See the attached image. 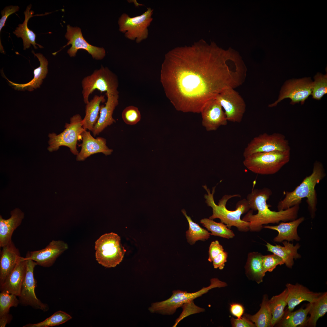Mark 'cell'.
I'll return each instance as SVG.
<instances>
[{
  "mask_svg": "<svg viewBox=\"0 0 327 327\" xmlns=\"http://www.w3.org/2000/svg\"><path fill=\"white\" fill-rule=\"evenodd\" d=\"M229 57L209 49L202 40L166 54L160 82L177 110L200 113L207 101L243 83L246 70Z\"/></svg>",
  "mask_w": 327,
  "mask_h": 327,
  "instance_id": "obj_1",
  "label": "cell"
},
{
  "mask_svg": "<svg viewBox=\"0 0 327 327\" xmlns=\"http://www.w3.org/2000/svg\"><path fill=\"white\" fill-rule=\"evenodd\" d=\"M31 4L27 6L24 13L25 15L24 22L22 24H19L13 32L17 38H22L24 50L29 48L31 45H32L35 49L38 48L36 45H38L39 48H43L42 46L36 43L35 34L32 31L29 29L28 26V22L29 19L35 16L33 15L34 13V11L31 10Z\"/></svg>",
  "mask_w": 327,
  "mask_h": 327,
  "instance_id": "obj_27",
  "label": "cell"
},
{
  "mask_svg": "<svg viewBox=\"0 0 327 327\" xmlns=\"http://www.w3.org/2000/svg\"><path fill=\"white\" fill-rule=\"evenodd\" d=\"M244 310L243 306L241 304L233 303L230 305V311L231 314L238 319L242 317Z\"/></svg>",
  "mask_w": 327,
  "mask_h": 327,
  "instance_id": "obj_46",
  "label": "cell"
},
{
  "mask_svg": "<svg viewBox=\"0 0 327 327\" xmlns=\"http://www.w3.org/2000/svg\"><path fill=\"white\" fill-rule=\"evenodd\" d=\"M227 283L220 280L217 278H213L210 280V285L203 287L197 291L188 292L180 290H174L169 299L161 302H156L151 304L148 309L152 313H156L164 315H171L175 313L177 309L184 304L193 301L195 299L202 296L209 291L214 288L224 287Z\"/></svg>",
  "mask_w": 327,
  "mask_h": 327,
  "instance_id": "obj_6",
  "label": "cell"
},
{
  "mask_svg": "<svg viewBox=\"0 0 327 327\" xmlns=\"http://www.w3.org/2000/svg\"><path fill=\"white\" fill-rule=\"evenodd\" d=\"M326 175L322 164L319 161H315L313 164L312 173L306 177L293 191L285 192V197L278 203V211L285 210L300 204L302 200L306 198L311 217L314 218L317 203V195L315 187Z\"/></svg>",
  "mask_w": 327,
  "mask_h": 327,
  "instance_id": "obj_3",
  "label": "cell"
},
{
  "mask_svg": "<svg viewBox=\"0 0 327 327\" xmlns=\"http://www.w3.org/2000/svg\"><path fill=\"white\" fill-rule=\"evenodd\" d=\"M269 299L267 294L263 295L260 308L255 314H245L244 316L253 322L257 327H270L272 315L269 303Z\"/></svg>",
  "mask_w": 327,
  "mask_h": 327,
  "instance_id": "obj_31",
  "label": "cell"
},
{
  "mask_svg": "<svg viewBox=\"0 0 327 327\" xmlns=\"http://www.w3.org/2000/svg\"><path fill=\"white\" fill-rule=\"evenodd\" d=\"M286 286L288 291L287 301L288 307L287 309L289 311H292L297 306L303 301H307L309 303L313 302L322 293L311 291L298 283L295 284L288 283Z\"/></svg>",
  "mask_w": 327,
  "mask_h": 327,
  "instance_id": "obj_19",
  "label": "cell"
},
{
  "mask_svg": "<svg viewBox=\"0 0 327 327\" xmlns=\"http://www.w3.org/2000/svg\"><path fill=\"white\" fill-rule=\"evenodd\" d=\"M288 291L286 288L280 294L272 297L269 300L272 319L271 327H273L283 316L286 306L287 305Z\"/></svg>",
  "mask_w": 327,
  "mask_h": 327,
  "instance_id": "obj_32",
  "label": "cell"
},
{
  "mask_svg": "<svg viewBox=\"0 0 327 327\" xmlns=\"http://www.w3.org/2000/svg\"><path fill=\"white\" fill-rule=\"evenodd\" d=\"M72 319L71 316L67 313L58 311L44 320L36 323H29L23 327H49L63 324Z\"/></svg>",
  "mask_w": 327,
  "mask_h": 327,
  "instance_id": "obj_36",
  "label": "cell"
},
{
  "mask_svg": "<svg viewBox=\"0 0 327 327\" xmlns=\"http://www.w3.org/2000/svg\"><path fill=\"white\" fill-rule=\"evenodd\" d=\"M314 79L311 95L313 98L320 100L327 93V75L318 73Z\"/></svg>",
  "mask_w": 327,
  "mask_h": 327,
  "instance_id": "obj_37",
  "label": "cell"
},
{
  "mask_svg": "<svg viewBox=\"0 0 327 327\" xmlns=\"http://www.w3.org/2000/svg\"><path fill=\"white\" fill-rule=\"evenodd\" d=\"M153 9L148 8L141 15L134 17L122 14L118 20L119 30L127 39L140 43L148 38V27L153 20Z\"/></svg>",
  "mask_w": 327,
  "mask_h": 327,
  "instance_id": "obj_10",
  "label": "cell"
},
{
  "mask_svg": "<svg viewBox=\"0 0 327 327\" xmlns=\"http://www.w3.org/2000/svg\"><path fill=\"white\" fill-rule=\"evenodd\" d=\"M105 101L104 95H95L86 104L85 116L82 121L83 127L85 130L92 131L99 117L100 104Z\"/></svg>",
  "mask_w": 327,
  "mask_h": 327,
  "instance_id": "obj_30",
  "label": "cell"
},
{
  "mask_svg": "<svg viewBox=\"0 0 327 327\" xmlns=\"http://www.w3.org/2000/svg\"><path fill=\"white\" fill-rule=\"evenodd\" d=\"M26 259V274L18 297L20 303L24 306H30L35 309L47 311L49 309L48 304L43 303L39 299L35 292L37 282L34 277V271L37 264L33 260Z\"/></svg>",
  "mask_w": 327,
  "mask_h": 327,
  "instance_id": "obj_13",
  "label": "cell"
},
{
  "mask_svg": "<svg viewBox=\"0 0 327 327\" xmlns=\"http://www.w3.org/2000/svg\"><path fill=\"white\" fill-rule=\"evenodd\" d=\"M106 95L107 97V101L105 105L101 106L99 118L92 131L94 137L108 126L116 122L112 115L115 107L119 104V95H113L109 94Z\"/></svg>",
  "mask_w": 327,
  "mask_h": 327,
  "instance_id": "obj_22",
  "label": "cell"
},
{
  "mask_svg": "<svg viewBox=\"0 0 327 327\" xmlns=\"http://www.w3.org/2000/svg\"><path fill=\"white\" fill-rule=\"evenodd\" d=\"M289 150H290L289 143L284 135L278 133L271 134L264 133L251 141L245 149L243 156L245 158L256 152Z\"/></svg>",
  "mask_w": 327,
  "mask_h": 327,
  "instance_id": "obj_11",
  "label": "cell"
},
{
  "mask_svg": "<svg viewBox=\"0 0 327 327\" xmlns=\"http://www.w3.org/2000/svg\"><path fill=\"white\" fill-rule=\"evenodd\" d=\"M271 190L264 187L253 189L247 196L250 209L242 219L249 222V230L258 232L263 228V225L269 223H278L280 221L286 222L297 218L299 205L288 209L278 211L271 210L266 201L272 195Z\"/></svg>",
  "mask_w": 327,
  "mask_h": 327,
  "instance_id": "obj_2",
  "label": "cell"
},
{
  "mask_svg": "<svg viewBox=\"0 0 327 327\" xmlns=\"http://www.w3.org/2000/svg\"><path fill=\"white\" fill-rule=\"evenodd\" d=\"M203 187L207 193L204 196L205 202L208 206L212 209L213 214L209 219L213 220L219 218L221 222L226 224L229 229L234 226L241 232H246L249 230V222L241 219V215L248 212L250 209L246 199H244L239 201L236 205V210H230L226 207L227 201L232 197H240V195H225L219 200L217 205L215 203L213 197L216 187H213L212 193L206 185Z\"/></svg>",
  "mask_w": 327,
  "mask_h": 327,
  "instance_id": "obj_4",
  "label": "cell"
},
{
  "mask_svg": "<svg viewBox=\"0 0 327 327\" xmlns=\"http://www.w3.org/2000/svg\"><path fill=\"white\" fill-rule=\"evenodd\" d=\"M121 116L125 123L129 125H135L141 119V114L138 108L132 105L125 108L122 112Z\"/></svg>",
  "mask_w": 327,
  "mask_h": 327,
  "instance_id": "obj_39",
  "label": "cell"
},
{
  "mask_svg": "<svg viewBox=\"0 0 327 327\" xmlns=\"http://www.w3.org/2000/svg\"><path fill=\"white\" fill-rule=\"evenodd\" d=\"M82 119L80 114H75L71 118L70 123H66L65 129L62 132L58 135L54 133H49L48 151H56L60 147L65 146L69 148L73 154L77 155L79 153L77 148V141L81 133L86 130L83 127Z\"/></svg>",
  "mask_w": 327,
  "mask_h": 327,
  "instance_id": "obj_9",
  "label": "cell"
},
{
  "mask_svg": "<svg viewBox=\"0 0 327 327\" xmlns=\"http://www.w3.org/2000/svg\"><path fill=\"white\" fill-rule=\"evenodd\" d=\"M82 143L81 149L77 155L76 160L84 161L91 155L97 153H102L105 155H110L113 151L106 145V140L102 137H93L90 131H84L81 134Z\"/></svg>",
  "mask_w": 327,
  "mask_h": 327,
  "instance_id": "obj_18",
  "label": "cell"
},
{
  "mask_svg": "<svg viewBox=\"0 0 327 327\" xmlns=\"http://www.w3.org/2000/svg\"><path fill=\"white\" fill-rule=\"evenodd\" d=\"M219 102L228 121L240 123L246 111L245 101L239 93L234 89H225L215 97Z\"/></svg>",
  "mask_w": 327,
  "mask_h": 327,
  "instance_id": "obj_14",
  "label": "cell"
},
{
  "mask_svg": "<svg viewBox=\"0 0 327 327\" xmlns=\"http://www.w3.org/2000/svg\"><path fill=\"white\" fill-rule=\"evenodd\" d=\"M65 37L68 41L63 48L71 45V46L67 52L71 57H75L78 51L80 49L86 51L93 58L96 60L102 59L105 56L106 52L104 48L93 46L86 41L83 36L80 28L74 27L68 25Z\"/></svg>",
  "mask_w": 327,
  "mask_h": 327,
  "instance_id": "obj_15",
  "label": "cell"
},
{
  "mask_svg": "<svg viewBox=\"0 0 327 327\" xmlns=\"http://www.w3.org/2000/svg\"><path fill=\"white\" fill-rule=\"evenodd\" d=\"M200 223L211 232L210 235L226 238H233L235 235L233 232L226 225L222 223H217L210 219L201 220Z\"/></svg>",
  "mask_w": 327,
  "mask_h": 327,
  "instance_id": "obj_35",
  "label": "cell"
},
{
  "mask_svg": "<svg viewBox=\"0 0 327 327\" xmlns=\"http://www.w3.org/2000/svg\"><path fill=\"white\" fill-rule=\"evenodd\" d=\"M83 101L85 104L89 101V95L95 90L101 93L119 95L117 90L119 82L117 75L107 67L101 66L95 70L90 75L84 77L81 82Z\"/></svg>",
  "mask_w": 327,
  "mask_h": 327,
  "instance_id": "obj_7",
  "label": "cell"
},
{
  "mask_svg": "<svg viewBox=\"0 0 327 327\" xmlns=\"http://www.w3.org/2000/svg\"><path fill=\"white\" fill-rule=\"evenodd\" d=\"M11 215L8 219L0 216V247L2 248L12 241L14 231L21 224L24 217V213L18 208L12 211Z\"/></svg>",
  "mask_w": 327,
  "mask_h": 327,
  "instance_id": "obj_24",
  "label": "cell"
},
{
  "mask_svg": "<svg viewBox=\"0 0 327 327\" xmlns=\"http://www.w3.org/2000/svg\"><path fill=\"white\" fill-rule=\"evenodd\" d=\"M312 82L309 78L286 81L282 87L278 100L268 106H276L279 102L287 98L291 100V104H294L299 102L301 104H303L309 95H311Z\"/></svg>",
  "mask_w": 327,
  "mask_h": 327,
  "instance_id": "obj_12",
  "label": "cell"
},
{
  "mask_svg": "<svg viewBox=\"0 0 327 327\" xmlns=\"http://www.w3.org/2000/svg\"><path fill=\"white\" fill-rule=\"evenodd\" d=\"M182 212L187 220L189 225V229L186 232V236L188 243L192 245L197 241L208 239L210 237V233L193 222L190 217L187 215L185 210L183 209Z\"/></svg>",
  "mask_w": 327,
  "mask_h": 327,
  "instance_id": "obj_34",
  "label": "cell"
},
{
  "mask_svg": "<svg viewBox=\"0 0 327 327\" xmlns=\"http://www.w3.org/2000/svg\"><path fill=\"white\" fill-rule=\"evenodd\" d=\"M12 319V315L9 313L4 314L0 317V327H5L9 323Z\"/></svg>",
  "mask_w": 327,
  "mask_h": 327,
  "instance_id": "obj_47",
  "label": "cell"
},
{
  "mask_svg": "<svg viewBox=\"0 0 327 327\" xmlns=\"http://www.w3.org/2000/svg\"><path fill=\"white\" fill-rule=\"evenodd\" d=\"M227 257L228 253L224 251L218 254L212 261L214 268L223 269L224 268L225 263L227 262Z\"/></svg>",
  "mask_w": 327,
  "mask_h": 327,
  "instance_id": "obj_45",
  "label": "cell"
},
{
  "mask_svg": "<svg viewBox=\"0 0 327 327\" xmlns=\"http://www.w3.org/2000/svg\"><path fill=\"white\" fill-rule=\"evenodd\" d=\"M224 251L223 246L218 240L211 243L209 250L208 261L212 262L213 259L220 253Z\"/></svg>",
  "mask_w": 327,
  "mask_h": 327,
  "instance_id": "obj_43",
  "label": "cell"
},
{
  "mask_svg": "<svg viewBox=\"0 0 327 327\" xmlns=\"http://www.w3.org/2000/svg\"><path fill=\"white\" fill-rule=\"evenodd\" d=\"M68 248L63 241L53 240L44 248L28 252L25 257L35 262L38 265L45 267L52 266L57 258Z\"/></svg>",
  "mask_w": 327,
  "mask_h": 327,
  "instance_id": "obj_17",
  "label": "cell"
},
{
  "mask_svg": "<svg viewBox=\"0 0 327 327\" xmlns=\"http://www.w3.org/2000/svg\"><path fill=\"white\" fill-rule=\"evenodd\" d=\"M232 326L233 327H255V324L244 316L239 319L232 317L231 319Z\"/></svg>",
  "mask_w": 327,
  "mask_h": 327,
  "instance_id": "obj_44",
  "label": "cell"
},
{
  "mask_svg": "<svg viewBox=\"0 0 327 327\" xmlns=\"http://www.w3.org/2000/svg\"><path fill=\"white\" fill-rule=\"evenodd\" d=\"M216 97L207 101L202 108V125L208 131L217 130L221 126L227 124L226 114Z\"/></svg>",
  "mask_w": 327,
  "mask_h": 327,
  "instance_id": "obj_16",
  "label": "cell"
},
{
  "mask_svg": "<svg viewBox=\"0 0 327 327\" xmlns=\"http://www.w3.org/2000/svg\"><path fill=\"white\" fill-rule=\"evenodd\" d=\"M262 255L258 252L249 253L245 266V274L247 277L258 284L263 282L265 275L262 264Z\"/></svg>",
  "mask_w": 327,
  "mask_h": 327,
  "instance_id": "obj_29",
  "label": "cell"
},
{
  "mask_svg": "<svg viewBox=\"0 0 327 327\" xmlns=\"http://www.w3.org/2000/svg\"><path fill=\"white\" fill-rule=\"evenodd\" d=\"M19 7L17 5H10L5 7L1 11V18L0 20V32L5 25V22L9 16L18 11Z\"/></svg>",
  "mask_w": 327,
  "mask_h": 327,
  "instance_id": "obj_42",
  "label": "cell"
},
{
  "mask_svg": "<svg viewBox=\"0 0 327 327\" xmlns=\"http://www.w3.org/2000/svg\"><path fill=\"white\" fill-rule=\"evenodd\" d=\"M304 220V217L302 216L289 222H281L275 226H264L263 228L278 232V234L273 239L275 242L281 243L285 240L289 242L294 240L299 241L301 238L298 234L297 228Z\"/></svg>",
  "mask_w": 327,
  "mask_h": 327,
  "instance_id": "obj_25",
  "label": "cell"
},
{
  "mask_svg": "<svg viewBox=\"0 0 327 327\" xmlns=\"http://www.w3.org/2000/svg\"><path fill=\"white\" fill-rule=\"evenodd\" d=\"M311 306L309 303L305 308H301L294 312L289 311L287 309L279 322L276 324L279 327H296L306 326L307 315Z\"/></svg>",
  "mask_w": 327,
  "mask_h": 327,
  "instance_id": "obj_28",
  "label": "cell"
},
{
  "mask_svg": "<svg viewBox=\"0 0 327 327\" xmlns=\"http://www.w3.org/2000/svg\"><path fill=\"white\" fill-rule=\"evenodd\" d=\"M27 260L21 257L3 283L0 286L1 292H6L19 296L26 274Z\"/></svg>",
  "mask_w": 327,
  "mask_h": 327,
  "instance_id": "obj_21",
  "label": "cell"
},
{
  "mask_svg": "<svg viewBox=\"0 0 327 327\" xmlns=\"http://www.w3.org/2000/svg\"><path fill=\"white\" fill-rule=\"evenodd\" d=\"M284 264L282 259L274 254L262 255V264L265 273L267 272H271L278 265Z\"/></svg>",
  "mask_w": 327,
  "mask_h": 327,
  "instance_id": "obj_40",
  "label": "cell"
},
{
  "mask_svg": "<svg viewBox=\"0 0 327 327\" xmlns=\"http://www.w3.org/2000/svg\"><path fill=\"white\" fill-rule=\"evenodd\" d=\"M310 303L309 312L310 316L308 319L306 326L315 327L319 319L327 312V292L322 293L316 300Z\"/></svg>",
  "mask_w": 327,
  "mask_h": 327,
  "instance_id": "obj_33",
  "label": "cell"
},
{
  "mask_svg": "<svg viewBox=\"0 0 327 327\" xmlns=\"http://www.w3.org/2000/svg\"><path fill=\"white\" fill-rule=\"evenodd\" d=\"M16 295L6 292L0 293V317L8 313L10 308L16 307L20 303Z\"/></svg>",
  "mask_w": 327,
  "mask_h": 327,
  "instance_id": "obj_38",
  "label": "cell"
},
{
  "mask_svg": "<svg viewBox=\"0 0 327 327\" xmlns=\"http://www.w3.org/2000/svg\"><path fill=\"white\" fill-rule=\"evenodd\" d=\"M183 311L179 318L176 320L175 322L173 327H176L178 323L184 318L193 314L199 313L205 311V309L195 305L193 301L183 304L181 307Z\"/></svg>",
  "mask_w": 327,
  "mask_h": 327,
  "instance_id": "obj_41",
  "label": "cell"
},
{
  "mask_svg": "<svg viewBox=\"0 0 327 327\" xmlns=\"http://www.w3.org/2000/svg\"><path fill=\"white\" fill-rule=\"evenodd\" d=\"M32 52L38 59L40 65L38 68L34 69L33 78L30 82L24 84L15 83L9 80L4 74H3V76L7 79L9 83L13 86V88L15 90L19 91L27 90L29 91H32L34 89L40 87L43 82V80L46 77L48 72V62L47 60L41 53H35L33 50L32 51Z\"/></svg>",
  "mask_w": 327,
  "mask_h": 327,
  "instance_id": "obj_23",
  "label": "cell"
},
{
  "mask_svg": "<svg viewBox=\"0 0 327 327\" xmlns=\"http://www.w3.org/2000/svg\"><path fill=\"white\" fill-rule=\"evenodd\" d=\"M290 150L255 153L245 157L243 164L253 173L262 175L273 174L289 161Z\"/></svg>",
  "mask_w": 327,
  "mask_h": 327,
  "instance_id": "obj_5",
  "label": "cell"
},
{
  "mask_svg": "<svg viewBox=\"0 0 327 327\" xmlns=\"http://www.w3.org/2000/svg\"><path fill=\"white\" fill-rule=\"evenodd\" d=\"M95 249L96 260L107 268L114 267L118 265L125 252L121 245L120 237L113 233L101 236L95 241Z\"/></svg>",
  "mask_w": 327,
  "mask_h": 327,
  "instance_id": "obj_8",
  "label": "cell"
},
{
  "mask_svg": "<svg viewBox=\"0 0 327 327\" xmlns=\"http://www.w3.org/2000/svg\"><path fill=\"white\" fill-rule=\"evenodd\" d=\"M12 241L2 247L0 258V286L2 285L21 258Z\"/></svg>",
  "mask_w": 327,
  "mask_h": 327,
  "instance_id": "obj_20",
  "label": "cell"
},
{
  "mask_svg": "<svg viewBox=\"0 0 327 327\" xmlns=\"http://www.w3.org/2000/svg\"><path fill=\"white\" fill-rule=\"evenodd\" d=\"M282 242L284 246L278 245L274 246L267 243L266 246L267 251L281 258L286 266L289 268H292L294 263V259H299L301 257L298 253V250L300 248V245L297 243L294 245L293 243L286 241Z\"/></svg>",
  "mask_w": 327,
  "mask_h": 327,
  "instance_id": "obj_26",
  "label": "cell"
}]
</instances>
